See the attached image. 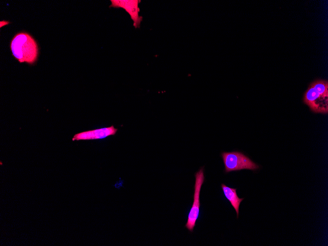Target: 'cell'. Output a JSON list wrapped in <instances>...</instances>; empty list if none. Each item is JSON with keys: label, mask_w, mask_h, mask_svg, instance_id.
Returning <instances> with one entry per match:
<instances>
[{"label": "cell", "mask_w": 328, "mask_h": 246, "mask_svg": "<svg viewBox=\"0 0 328 246\" xmlns=\"http://www.w3.org/2000/svg\"><path fill=\"white\" fill-rule=\"evenodd\" d=\"M117 131V129L114 128L113 125L110 127L86 131L75 134L72 138V140L103 139L114 135Z\"/></svg>", "instance_id": "cell-5"}, {"label": "cell", "mask_w": 328, "mask_h": 246, "mask_svg": "<svg viewBox=\"0 0 328 246\" xmlns=\"http://www.w3.org/2000/svg\"><path fill=\"white\" fill-rule=\"evenodd\" d=\"M10 48L14 57L20 62L34 64L38 55V47L34 39L28 33L21 32L12 38Z\"/></svg>", "instance_id": "cell-1"}, {"label": "cell", "mask_w": 328, "mask_h": 246, "mask_svg": "<svg viewBox=\"0 0 328 246\" xmlns=\"http://www.w3.org/2000/svg\"><path fill=\"white\" fill-rule=\"evenodd\" d=\"M10 22L7 21H0V27L1 28L4 26L7 25Z\"/></svg>", "instance_id": "cell-8"}, {"label": "cell", "mask_w": 328, "mask_h": 246, "mask_svg": "<svg viewBox=\"0 0 328 246\" xmlns=\"http://www.w3.org/2000/svg\"><path fill=\"white\" fill-rule=\"evenodd\" d=\"M221 187L226 198L229 200L231 205L236 212L237 218L239 217V206L244 198H239L236 192V189L230 188L224 184H221Z\"/></svg>", "instance_id": "cell-7"}, {"label": "cell", "mask_w": 328, "mask_h": 246, "mask_svg": "<svg viewBox=\"0 0 328 246\" xmlns=\"http://www.w3.org/2000/svg\"><path fill=\"white\" fill-rule=\"evenodd\" d=\"M138 0H111L110 7H121L124 8L131 16L134 21L135 27H139L142 17L138 16L139 8H138Z\"/></svg>", "instance_id": "cell-6"}, {"label": "cell", "mask_w": 328, "mask_h": 246, "mask_svg": "<svg viewBox=\"0 0 328 246\" xmlns=\"http://www.w3.org/2000/svg\"><path fill=\"white\" fill-rule=\"evenodd\" d=\"M195 182L194 187L193 201L188 214L187 222L185 227L192 232L199 216L200 203V192L204 181V168H201L195 174Z\"/></svg>", "instance_id": "cell-4"}, {"label": "cell", "mask_w": 328, "mask_h": 246, "mask_svg": "<svg viewBox=\"0 0 328 246\" xmlns=\"http://www.w3.org/2000/svg\"><path fill=\"white\" fill-rule=\"evenodd\" d=\"M303 101L315 113L328 112V82L317 80L311 82L305 92Z\"/></svg>", "instance_id": "cell-2"}, {"label": "cell", "mask_w": 328, "mask_h": 246, "mask_svg": "<svg viewBox=\"0 0 328 246\" xmlns=\"http://www.w3.org/2000/svg\"><path fill=\"white\" fill-rule=\"evenodd\" d=\"M226 173L247 169L255 170L259 166L247 156L239 151L223 152L221 154Z\"/></svg>", "instance_id": "cell-3"}]
</instances>
